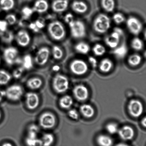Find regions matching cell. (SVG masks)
<instances>
[{
    "mask_svg": "<svg viewBox=\"0 0 146 146\" xmlns=\"http://www.w3.org/2000/svg\"><path fill=\"white\" fill-rule=\"evenodd\" d=\"M111 27V21L110 17L104 13L97 15L93 22V28L94 31L99 34L105 33Z\"/></svg>",
    "mask_w": 146,
    "mask_h": 146,
    "instance_id": "6da1fadb",
    "label": "cell"
},
{
    "mask_svg": "<svg viewBox=\"0 0 146 146\" xmlns=\"http://www.w3.org/2000/svg\"><path fill=\"white\" fill-rule=\"evenodd\" d=\"M48 31L51 38L56 41H61L66 35L65 27L59 21L50 23L48 25Z\"/></svg>",
    "mask_w": 146,
    "mask_h": 146,
    "instance_id": "7a4b0ae2",
    "label": "cell"
},
{
    "mask_svg": "<svg viewBox=\"0 0 146 146\" xmlns=\"http://www.w3.org/2000/svg\"><path fill=\"white\" fill-rule=\"evenodd\" d=\"M123 31L119 28H115L111 33L106 37L104 41L107 46L111 49L116 48L119 45Z\"/></svg>",
    "mask_w": 146,
    "mask_h": 146,
    "instance_id": "3957f363",
    "label": "cell"
},
{
    "mask_svg": "<svg viewBox=\"0 0 146 146\" xmlns=\"http://www.w3.org/2000/svg\"><path fill=\"white\" fill-rule=\"evenodd\" d=\"M52 85L56 92L58 93H63L68 91L69 88V81L65 76L57 74L53 80Z\"/></svg>",
    "mask_w": 146,
    "mask_h": 146,
    "instance_id": "277c9868",
    "label": "cell"
},
{
    "mask_svg": "<svg viewBox=\"0 0 146 146\" xmlns=\"http://www.w3.org/2000/svg\"><path fill=\"white\" fill-rule=\"evenodd\" d=\"M73 38L80 39L84 38L86 34V28L84 23L79 20H75L69 26Z\"/></svg>",
    "mask_w": 146,
    "mask_h": 146,
    "instance_id": "5b68a950",
    "label": "cell"
},
{
    "mask_svg": "<svg viewBox=\"0 0 146 146\" xmlns=\"http://www.w3.org/2000/svg\"><path fill=\"white\" fill-rule=\"evenodd\" d=\"M19 54V51L16 48L10 47L4 49L3 52V57L4 61L8 65H12L21 62Z\"/></svg>",
    "mask_w": 146,
    "mask_h": 146,
    "instance_id": "8992f818",
    "label": "cell"
},
{
    "mask_svg": "<svg viewBox=\"0 0 146 146\" xmlns=\"http://www.w3.org/2000/svg\"><path fill=\"white\" fill-rule=\"evenodd\" d=\"M126 26L129 31L134 35H139L143 29L142 22L136 17L133 16L129 17L127 19Z\"/></svg>",
    "mask_w": 146,
    "mask_h": 146,
    "instance_id": "52a82bcc",
    "label": "cell"
},
{
    "mask_svg": "<svg viewBox=\"0 0 146 146\" xmlns=\"http://www.w3.org/2000/svg\"><path fill=\"white\" fill-rule=\"evenodd\" d=\"M70 68L73 73L78 75H84L88 69L87 63L81 59L73 60L70 64Z\"/></svg>",
    "mask_w": 146,
    "mask_h": 146,
    "instance_id": "ba28073f",
    "label": "cell"
},
{
    "mask_svg": "<svg viewBox=\"0 0 146 146\" xmlns=\"http://www.w3.org/2000/svg\"><path fill=\"white\" fill-rule=\"evenodd\" d=\"M5 97L9 100L17 101L21 99L23 94V90L21 85L14 84L8 87L5 91Z\"/></svg>",
    "mask_w": 146,
    "mask_h": 146,
    "instance_id": "9c48e42d",
    "label": "cell"
},
{
    "mask_svg": "<svg viewBox=\"0 0 146 146\" xmlns=\"http://www.w3.org/2000/svg\"><path fill=\"white\" fill-rule=\"evenodd\" d=\"M56 120L53 114L50 112L44 113L39 118L41 127L45 129H50L55 126Z\"/></svg>",
    "mask_w": 146,
    "mask_h": 146,
    "instance_id": "30bf717a",
    "label": "cell"
},
{
    "mask_svg": "<svg viewBox=\"0 0 146 146\" xmlns=\"http://www.w3.org/2000/svg\"><path fill=\"white\" fill-rule=\"evenodd\" d=\"M128 110L129 114L134 118L141 116L143 111V106L141 101L137 99L131 100L129 103Z\"/></svg>",
    "mask_w": 146,
    "mask_h": 146,
    "instance_id": "8fae6325",
    "label": "cell"
},
{
    "mask_svg": "<svg viewBox=\"0 0 146 146\" xmlns=\"http://www.w3.org/2000/svg\"><path fill=\"white\" fill-rule=\"evenodd\" d=\"M50 51L48 47H41L37 51L35 57L36 63L40 66L45 65L49 59Z\"/></svg>",
    "mask_w": 146,
    "mask_h": 146,
    "instance_id": "7c38bea8",
    "label": "cell"
},
{
    "mask_svg": "<svg viewBox=\"0 0 146 146\" xmlns=\"http://www.w3.org/2000/svg\"><path fill=\"white\" fill-rule=\"evenodd\" d=\"M15 38L17 43L21 47L28 46L31 42V36L28 31L25 30L19 31L15 35Z\"/></svg>",
    "mask_w": 146,
    "mask_h": 146,
    "instance_id": "4fadbf2b",
    "label": "cell"
},
{
    "mask_svg": "<svg viewBox=\"0 0 146 146\" xmlns=\"http://www.w3.org/2000/svg\"><path fill=\"white\" fill-rule=\"evenodd\" d=\"M73 93L76 99L80 101H86L89 96L88 89L82 84L76 86L73 90Z\"/></svg>",
    "mask_w": 146,
    "mask_h": 146,
    "instance_id": "5bb4252c",
    "label": "cell"
},
{
    "mask_svg": "<svg viewBox=\"0 0 146 146\" xmlns=\"http://www.w3.org/2000/svg\"><path fill=\"white\" fill-rule=\"evenodd\" d=\"M26 103L27 107L31 110H34L38 107L40 100L38 94L34 92H29L26 94Z\"/></svg>",
    "mask_w": 146,
    "mask_h": 146,
    "instance_id": "9a60e30c",
    "label": "cell"
},
{
    "mask_svg": "<svg viewBox=\"0 0 146 146\" xmlns=\"http://www.w3.org/2000/svg\"><path fill=\"white\" fill-rule=\"evenodd\" d=\"M118 133L120 138L124 141H129L132 139L134 136V129L128 125L124 126L119 129Z\"/></svg>",
    "mask_w": 146,
    "mask_h": 146,
    "instance_id": "2e32d148",
    "label": "cell"
},
{
    "mask_svg": "<svg viewBox=\"0 0 146 146\" xmlns=\"http://www.w3.org/2000/svg\"><path fill=\"white\" fill-rule=\"evenodd\" d=\"M68 5V0H54L51 5V8L54 12L60 13L66 11Z\"/></svg>",
    "mask_w": 146,
    "mask_h": 146,
    "instance_id": "e0dca14e",
    "label": "cell"
},
{
    "mask_svg": "<svg viewBox=\"0 0 146 146\" xmlns=\"http://www.w3.org/2000/svg\"><path fill=\"white\" fill-rule=\"evenodd\" d=\"M71 7L73 11L79 14H84L87 12L88 9L87 4L82 0L73 1Z\"/></svg>",
    "mask_w": 146,
    "mask_h": 146,
    "instance_id": "ac0fdd59",
    "label": "cell"
},
{
    "mask_svg": "<svg viewBox=\"0 0 146 146\" xmlns=\"http://www.w3.org/2000/svg\"><path fill=\"white\" fill-rule=\"evenodd\" d=\"M49 7V4L46 0H36L34 4L33 9L34 11L43 13L48 11Z\"/></svg>",
    "mask_w": 146,
    "mask_h": 146,
    "instance_id": "d6986e66",
    "label": "cell"
},
{
    "mask_svg": "<svg viewBox=\"0 0 146 146\" xmlns=\"http://www.w3.org/2000/svg\"><path fill=\"white\" fill-rule=\"evenodd\" d=\"M96 142L99 146H112L113 144L112 139L105 134L98 135L96 138Z\"/></svg>",
    "mask_w": 146,
    "mask_h": 146,
    "instance_id": "ffe728a7",
    "label": "cell"
},
{
    "mask_svg": "<svg viewBox=\"0 0 146 146\" xmlns=\"http://www.w3.org/2000/svg\"><path fill=\"white\" fill-rule=\"evenodd\" d=\"M113 66L112 61L108 58L103 59L99 64V68L100 71L104 73L109 72Z\"/></svg>",
    "mask_w": 146,
    "mask_h": 146,
    "instance_id": "44dd1931",
    "label": "cell"
},
{
    "mask_svg": "<svg viewBox=\"0 0 146 146\" xmlns=\"http://www.w3.org/2000/svg\"><path fill=\"white\" fill-rule=\"evenodd\" d=\"M80 111L83 116L85 118H91L94 115V108L89 104H83L80 106Z\"/></svg>",
    "mask_w": 146,
    "mask_h": 146,
    "instance_id": "7402d4cb",
    "label": "cell"
},
{
    "mask_svg": "<svg viewBox=\"0 0 146 146\" xmlns=\"http://www.w3.org/2000/svg\"><path fill=\"white\" fill-rule=\"evenodd\" d=\"M128 51L127 45L125 43H123L121 45H119L116 48H114L113 53L117 58L121 59L125 57Z\"/></svg>",
    "mask_w": 146,
    "mask_h": 146,
    "instance_id": "603a6c76",
    "label": "cell"
},
{
    "mask_svg": "<svg viewBox=\"0 0 146 146\" xmlns=\"http://www.w3.org/2000/svg\"><path fill=\"white\" fill-rule=\"evenodd\" d=\"M74 49L78 53L86 55L90 52V47L87 43L81 41L76 44Z\"/></svg>",
    "mask_w": 146,
    "mask_h": 146,
    "instance_id": "cb8c5ba5",
    "label": "cell"
},
{
    "mask_svg": "<svg viewBox=\"0 0 146 146\" xmlns=\"http://www.w3.org/2000/svg\"><path fill=\"white\" fill-rule=\"evenodd\" d=\"M40 140L41 146H51L55 141V137L52 134L46 133L42 135Z\"/></svg>",
    "mask_w": 146,
    "mask_h": 146,
    "instance_id": "d4e9b609",
    "label": "cell"
},
{
    "mask_svg": "<svg viewBox=\"0 0 146 146\" xmlns=\"http://www.w3.org/2000/svg\"><path fill=\"white\" fill-rule=\"evenodd\" d=\"M100 3L103 9L107 12H113L115 8V0H100Z\"/></svg>",
    "mask_w": 146,
    "mask_h": 146,
    "instance_id": "484cf974",
    "label": "cell"
},
{
    "mask_svg": "<svg viewBox=\"0 0 146 146\" xmlns=\"http://www.w3.org/2000/svg\"><path fill=\"white\" fill-rule=\"evenodd\" d=\"M73 100L72 97L68 95L64 96L60 99L59 104L61 108L64 109H68L72 106Z\"/></svg>",
    "mask_w": 146,
    "mask_h": 146,
    "instance_id": "4316f807",
    "label": "cell"
},
{
    "mask_svg": "<svg viewBox=\"0 0 146 146\" xmlns=\"http://www.w3.org/2000/svg\"><path fill=\"white\" fill-rule=\"evenodd\" d=\"M142 61V58L139 54H131L128 57L127 61L129 65L132 67H136L139 65Z\"/></svg>",
    "mask_w": 146,
    "mask_h": 146,
    "instance_id": "83f0119b",
    "label": "cell"
},
{
    "mask_svg": "<svg viewBox=\"0 0 146 146\" xmlns=\"http://www.w3.org/2000/svg\"><path fill=\"white\" fill-rule=\"evenodd\" d=\"M15 5L14 0H0V8L3 11H11Z\"/></svg>",
    "mask_w": 146,
    "mask_h": 146,
    "instance_id": "f1b7e54d",
    "label": "cell"
},
{
    "mask_svg": "<svg viewBox=\"0 0 146 146\" xmlns=\"http://www.w3.org/2000/svg\"><path fill=\"white\" fill-rule=\"evenodd\" d=\"M42 84V81L38 78L30 79L27 82V85L31 89L35 90L40 88Z\"/></svg>",
    "mask_w": 146,
    "mask_h": 146,
    "instance_id": "f546056e",
    "label": "cell"
},
{
    "mask_svg": "<svg viewBox=\"0 0 146 146\" xmlns=\"http://www.w3.org/2000/svg\"><path fill=\"white\" fill-rule=\"evenodd\" d=\"M131 48L135 51H139L143 49L144 47V43L141 38L135 37L133 39L131 43Z\"/></svg>",
    "mask_w": 146,
    "mask_h": 146,
    "instance_id": "4dcf8cb0",
    "label": "cell"
},
{
    "mask_svg": "<svg viewBox=\"0 0 146 146\" xmlns=\"http://www.w3.org/2000/svg\"><path fill=\"white\" fill-rule=\"evenodd\" d=\"M22 66L24 69H31L33 67V60L31 55L27 54L24 57L22 61Z\"/></svg>",
    "mask_w": 146,
    "mask_h": 146,
    "instance_id": "1f68e13d",
    "label": "cell"
},
{
    "mask_svg": "<svg viewBox=\"0 0 146 146\" xmlns=\"http://www.w3.org/2000/svg\"><path fill=\"white\" fill-rule=\"evenodd\" d=\"M11 74L7 71L0 70V85H5L8 83L11 79Z\"/></svg>",
    "mask_w": 146,
    "mask_h": 146,
    "instance_id": "d6a6232c",
    "label": "cell"
},
{
    "mask_svg": "<svg viewBox=\"0 0 146 146\" xmlns=\"http://www.w3.org/2000/svg\"><path fill=\"white\" fill-rule=\"evenodd\" d=\"M92 51L94 55L98 57L104 55L106 51L105 47L102 44L99 43L96 44L94 46Z\"/></svg>",
    "mask_w": 146,
    "mask_h": 146,
    "instance_id": "836d02e7",
    "label": "cell"
},
{
    "mask_svg": "<svg viewBox=\"0 0 146 146\" xmlns=\"http://www.w3.org/2000/svg\"><path fill=\"white\" fill-rule=\"evenodd\" d=\"M52 55L54 59H61L64 55L63 51L60 47L58 45H54L52 48Z\"/></svg>",
    "mask_w": 146,
    "mask_h": 146,
    "instance_id": "e575fe53",
    "label": "cell"
},
{
    "mask_svg": "<svg viewBox=\"0 0 146 146\" xmlns=\"http://www.w3.org/2000/svg\"><path fill=\"white\" fill-rule=\"evenodd\" d=\"M1 37L4 42L8 44L12 43L14 38V34L12 31L8 30L5 32H2Z\"/></svg>",
    "mask_w": 146,
    "mask_h": 146,
    "instance_id": "d590c367",
    "label": "cell"
},
{
    "mask_svg": "<svg viewBox=\"0 0 146 146\" xmlns=\"http://www.w3.org/2000/svg\"><path fill=\"white\" fill-rule=\"evenodd\" d=\"M25 143L27 146H41L40 140L38 138H30L27 137Z\"/></svg>",
    "mask_w": 146,
    "mask_h": 146,
    "instance_id": "8d00e7d4",
    "label": "cell"
},
{
    "mask_svg": "<svg viewBox=\"0 0 146 146\" xmlns=\"http://www.w3.org/2000/svg\"><path fill=\"white\" fill-rule=\"evenodd\" d=\"M112 18L114 22L118 25L122 24L125 20V17L123 14L119 12L114 14Z\"/></svg>",
    "mask_w": 146,
    "mask_h": 146,
    "instance_id": "74e56055",
    "label": "cell"
},
{
    "mask_svg": "<svg viewBox=\"0 0 146 146\" xmlns=\"http://www.w3.org/2000/svg\"><path fill=\"white\" fill-rule=\"evenodd\" d=\"M106 129L109 133L114 134L118 133L119 128L118 125L114 123H110L106 126Z\"/></svg>",
    "mask_w": 146,
    "mask_h": 146,
    "instance_id": "f35d334b",
    "label": "cell"
},
{
    "mask_svg": "<svg viewBox=\"0 0 146 146\" xmlns=\"http://www.w3.org/2000/svg\"><path fill=\"white\" fill-rule=\"evenodd\" d=\"M34 12V11L33 9L28 6L24 7L21 11V13L23 17L26 19L31 17Z\"/></svg>",
    "mask_w": 146,
    "mask_h": 146,
    "instance_id": "ab89813d",
    "label": "cell"
},
{
    "mask_svg": "<svg viewBox=\"0 0 146 146\" xmlns=\"http://www.w3.org/2000/svg\"><path fill=\"white\" fill-rule=\"evenodd\" d=\"M5 20L8 23V25H12L16 23L17 18L15 14H9L6 16Z\"/></svg>",
    "mask_w": 146,
    "mask_h": 146,
    "instance_id": "60d3db41",
    "label": "cell"
},
{
    "mask_svg": "<svg viewBox=\"0 0 146 146\" xmlns=\"http://www.w3.org/2000/svg\"><path fill=\"white\" fill-rule=\"evenodd\" d=\"M64 19L65 23L68 24L69 26H70L75 21L74 15L71 13H68L66 14L64 17Z\"/></svg>",
    "mask_w": 146,
    "mask_h": 146,
    "instance_id": "b9f144b4",
    "label": "cell"
},
{
    "mask_svg": "<svg viewBox=\"0 0 146 146\" xmlns=\"http://www.w3.org/2000/svg\"><path fill=\"white\" fill-rule=\"evenodd\" d=\"M24 70V69L23 67H18L13 72V76L16 79L21 78L23 73Z\"/></svg>",
    "mask_w": 146,
    "mask_h": 146,
    "instance_id": "7bdbcfd3",
    "label": "cell"
},
{
    "mask_svg": "<svg viewBox=\"0 0 146 146\" xmlns=\"http://www.w3.org/2000/svg\"><path fill=\"white\" fill-rule=\"evenodd\" d=\"M68 115L70 118L74 120L78 119L79 117V114L78 111L75 109L70 110L68 111Z\"/></svg>",
    "mask_w": 146,
    "mask_h": 146,
    "instance_id": "ee69618b",
    "label": "cell"
},
{
    "mask_svg": "<svg viewBox=\"0 0 146 146\" xmlns=\"http://www.w3.org/2000/svg\"><path fill=\"white\" fill-rule=\"evenodd\" d=\"M34 23H35L37 28L39 30L42 29L45 26V21L42 18H39L37 19Z\"/></svg>",
    "mask_w": 146,
    "mask_h": 146,
    "instance_id": "f6af8a7d",
    "label": "cell"
},
{
    "mask_svg": "<svg viewBox=\"0 0 146 146\" xmlns=\"http://www.w3.org/2000/svg\"><path fill=\"white\" fill-rule=\"evenodd\" d=\"M8 24L5 20H0V31L4 32L6 31L8 29Z\"/></svg>",
    "mask_w": 146,
    "mask_h": 146,
    "instance_id": "bcb514c9",
    "label": "cell"
},
{
    "mask_svg": "<svg viewBox=\"0 0 146 146\" xmlns=\"http://www.w3.org/2000/svg\"><path fill=\"white\" fill-rule=\"evenodd\" d=\"M88 61L90 65L93 68H96L98 65V61H97L96 59L94 57L90 56L89 57Z\"/></svg>",
    "mask_w": 146,
    "mask_h": 146,
    "instance_id": "7dc6e473",
    "label": "cell"
},
{
    "mask_svg": "<svg viewBox=\"0 0 146 146\" xmlns=\"http://www.w3.org/2000/svg\"><path fill=\"white\" fill-rule=\"evenodd\" d=\"M28 27L30 29L33 31L34 32H38L39 30V29H38V28H37L34 22L30 23L29 24Z\"/></svg>",
    "mask_w": 146,
    "mask_h": 146,
    "instance_id": "c3c4849f",
    "label": "cell"
},
{
    "mask_svg": "<svg viewBox=\"0 0 146 146\" xmlns=\"http://www.w3.org/2000/svg\"><path fill=\"white\" fill-rule=\"evenodd\" d=\"M5 97V91L0 89V102L2 101Z\"/></svg>",
    "mask_w": 146,
    "mask_h": 146,
    "instance_id": "681fc988",
    "label": "cell"
},
{
    "mask_svg": "<svg viewBox=\"0 0 146 146\" xmlns=\"http://www.w3.org/2000/svg\"><path fill=\"white\" fill-rule=\"evenodd\" d=\"M141 124H142V125L144 127H146V118L145 117H144V118L142 120V121H141Z\"/></svg>",
    "mask_w": 146,
    "mask_h": 146,
    "instance_id": "f907efd6",
    "label": "cell"
},
{
    "mask_svg": "<svg viewBox=\"0 0 146 146\" xmlns=\"http://www.w3.org/2000/svg\"><path fill=\"white\" fill-rule=\"evenodd\" d=\"M115 146H129L128 145V144H127L125 143H118L116 144Z\"/></svg>",
    "mask_w": 146,
    "mask_h": 146,
    "instance_id": "816d5d0a",
    "label": "cell"
},
{
    "mask_svg": "<svg viewBox=\"0 0 146 146\" xmlns=\"http://www.w3.org/2000/svg\"><path fill=\"white\" fill-rule=\"evenodd\" d=\"M1 146H14L12 144H11V143L7 142L4 143V144H3L1 145Z\"/></svg>",
    "mask_w": 146,
    "mask_h": 146,
    "instance_id": "f5cc1de1",
    "label": "cell"
},
{
    "mask_svg": "<svg viewBox=\"0 0 146 146\" xmlns=\"http://www.w3.org/2000/svg\"><path fill=\"white\" fill-rule=\"evenodd\" d=\"M54 70H58L59 69V67L58 66H55L54 67Z\"/></svg>",
    "mask_w": 146,
    "mask_h": 146,
    "instance_id": "db71d44e",
    "label": "cell"
},
{
    "mask_svg": "<svg viewBox=\"0 0 146 146\" xmlns=\"http://www.w3.org/2000/svg\"><path fill=\"white\" fill-rule=\"evenodd\" d=\"M1 111H0V119H1Z\"/></svg>",
    "mask_w": 146,
    "mask_h": 146,
    "instance_id": "11a10c76",
    "label": "cell"
},
{
    "mask_svg": "<svg viewBox=\"0 0 146 146\" xmlns=\"http://www.w3.org/2000/svg\"><path fill=\"white\" fill-rule=\"evenodd\" d=\"M0 63H1V59H0Z\"/></svg>",
    "mask_w": 146,
    "mask_h": 146,
    "instance_id": "9f6ffc18",
    "label": "cell"
},
{
    "mask_svg": "<svg viewBox=\"0 0 146 146\" xmlns=\"http://www.w3.org/2000/svg\"><path fill=\"white\" fill-rule=\"evenodd\" d=\"M73 1H75V0H73Z\"/></svg>",
    "mask_w": 146,
    "mask_h": 146,
    "instance_id": "6f0895ef",
    "label": "cell"
}]
</instances>
